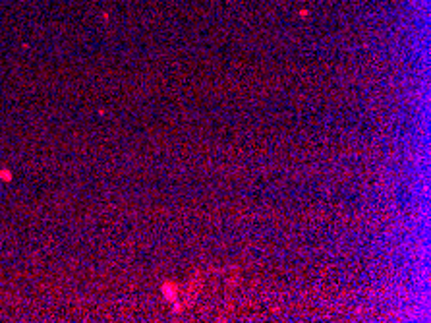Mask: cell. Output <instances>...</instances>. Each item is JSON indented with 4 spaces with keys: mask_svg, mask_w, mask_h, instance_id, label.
Here are the masks:
<instances>
[{
    "mask_svg": "<svg viewBox=\"0 0 431 323\" xmlns=\"http://www.w3.org/2000/svg\"><path fill=\"white\" fill-rule=\"evenodd\" d=\"M0 176H4V180H10V172H8V170H2Z\"/></svg>",
    "mask_w": 431,
    "mask_h": 323,
    "instance_id": "obj_1",
    "label": "cell"
}]
</instances>
